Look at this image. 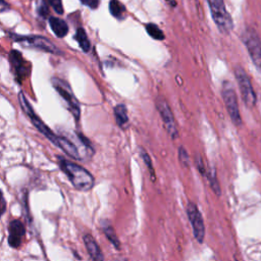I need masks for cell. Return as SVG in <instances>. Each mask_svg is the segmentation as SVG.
<instances>
[{
	"label": "cell",
	"instance_id": "1",
	"mask_svg": "<svg viewBox=\"0 0 261 261\" xmlns=\"http://www.w3.org/2000/svg\"><path fill=\"white\" fill-rule=\"evenodd\" d=\"M62 171L68 176L73 186L80 191H89L94 186L93 176L81 166L69 162L63 158H59Z\"/></svg>",
	"mask_w": 261,
	"mask_h": 261
},
{
	"label": "cell",
	"instance_id": "2",
	"mask_svg": "<svg viewBox=\"0 0 261 261\" xmlns=\"http://www.w3.org/2000/svg\"><path fill=\"white\" fill-rule=\"evenodd\" d=\"M212 17L218 29L223 34H230L234 28V23L225 5V0H207Z\"/></svg>",
	"mask_w": 261,
	"mask_h": 261
},
{
	"label": "cell",
	"instance_id": "3",
	"mask_svg": "<svg viewBox=\"0 0 261 261\" xmlns=\"http://www.w3.org/2000/svg\"><path fill=\"white\" fill-rule=\"evenodd\" d=\"M19 100H20V104L21 107L24 111V113L30 118L31 122L33 123V125L36 127V129L42 134L44 135L48 140H50L52 143H54L56 146H60L61 144V141H62V138L63 137H60L58 135H56L54 132H52L44 123L43 121L36 115V113L34 112V110L32 109L31 104L29 103L28 99L26 98L25 94L23 92H20L19 94Z\"/></svg>",
	"mask_w": 261,
	"mask_h": 261
},
{
	"label": "cell",
	"instance_id": "4",
	"mask_svg": "<svg viewBox=\"0 0 261 261\" xmlns=\"http://www.w3.org/2000/svg\"><path fill=\"white\" fill-rule=\"evenodd\" d=\"M222 95H223L226 109L228 111V114H229L233 124L236 127H240L242 125V118H241V114L239 111L238 98H237L235 89L233 88V85L231 82L225 81L223 83Z\"/></svg>",
	"mask_w": 261,
	"mask_h": 261
},
{
	"label": "cell",
	"instance_id": "5",
	"mask_svg": "<svg viewBox=\"0 0 261 261\" xmlns=\"http://www.w3.org/2000/svg\"><path fill=\"white\" fill-rule=\"evenodd\" d=\"M242 41L248 50V54L254 66L261 72V39L258 34L251 28H247L243 35Z\"/></svg>",
	"mask_w": 261,
	"mask_h": 261
},
{
	"label": "cell",
	"instance_id": "6",
	"mask_svg": "<svg viewBox=\"0 0 261 261\" xmlns=\"http://www.w3.org/2000/svg\"><path fill=\"white\" fill-rule=\"evenodd\" d=\"M11 36L15 41L21 43L23 46L39 49L52 55L61 54L60 49L57 48L50 40L43 36H21L16 34H11Z\"/></svg>",
	"mask_w": 261,
	"mask_h": 261
},
{
	"label": "cell",
	"instance_id": "7",
	"mask_svg": "<svg viewBox=\"0 0 261 261\" xmlns=\"http://www.w3.org/2000/svg\"><path fill=\"white\" fill-rule=\"evenodd\" d=\"M235 77H236L237 83H238L240 91H241L242 99H243L244 103L246 104V107L250 108V109L254 108L256 101H257V96L252 87V83L250 81L249 76L244 71V69L236 68Z\"/></svg>",
	"mask_w": 261,
	"mask_h": 261
},
{
	"label": "cell",
	"instance_id": "8",
	"mask_svg": "<svg viewBox=\"0 0 261 261\" xmlns=\"http://www.w3.org/2000/svg\"><path fill=\"white\" fill-rule=\"evenodd\" d=\"M51 82H52V85H54L55 89L60 93V95L63 97V99L67 102V107H68L69 111L76 118V120H79L80 116H81L80 104H79L77 98L75 97V95L73 94L69 85L59 78H54L51 80Z\"/></svg>",
	"mask_w": 261,
	"mask_h": 261
},
{
	"label": "cell",
	"instance_id": "9",
	"mask_svg": "<svg viewBox=\"0 0 261 261\" xmlns=\"http://www.w3.org/2000/svg\"><path fill=\"white\" fill-rule=\"evenodd\" d=\"M156 109H158V111L163 119V122H164V125H165V128H166L168 134L173 139H176L178 137L179 132H178L177 123H176L174 114L172 112L171 107L169 106L168 101L164 97H159L158 100H156Z\"/></svg>",
	"mask_w": 261,
	"mask_h": 261
},
{
	"label": "cell",
	"instance_id": "10",
	"mask_svg": "<svg viewBox=\"0 0 261 261\" xmlns=\"http://www.w3.org/2000/svg\"><path fill=\"white\" fill-rule=\"evenodd\" d=\"M188 218L190 220L191 226L193 228V233L196 240L199 243H202L205 238V227L202 216L194 203H189L187 208Z\"/></svg>",
	"mask_w": 261,
	"mask_h": 261
},
{
	"label": "cell",
	"instance_id": "11",
	"mask_svg": "<svg viewBox=\"0 0 261 261\" xmlns=\"http://www.w3.org/2000/svg\"><path fill=\"white\" fill-rule=\"evenodd\" d=\"M10 61L14 70V73L16 75V78L19 83H22L23 80H25L31 72L30 65L27 63V61L23 58L21 52L17 50H13L10 54Z\"/></svg>",
	"mask_w": 261,
	"mask_h": 261
},
{
	"label": "cell",
	"instance_id": "12",
	"mask_svg": "<svg viewBox=\"0 0 261 261\" xmlns=\"http://www.w3.org/2000/svg\"><path fill=\"white\" fill-rule=\"evenodd\" d=\"M26 234L24 224L19 220H14L9 225V244L13 248H19L22 245Z\"/></svg>",
	"mask_w": 261,
	"mask_h": 261
},
{
	"label": "cell",
	"instance_id": "13",
	"mask_svg": "<svg viewBox=\"0 0 261 261\" xmlns=\"http://www.w3.org/2000/svg\"><path fill=\"white\" fill-rule=\"evenodd\" d=\"M84 243L86 246V249L88 251L89 256L93 261H104L103 253L97 244V242L94 240V238L91 235H86L84 237Z\"/></svg>",
	"mask_w": 261,
	"mask_h": 261
},
{
	"label": "cell",
	"instance_id": "14",
	"mask_svg": "<svg viewBox=\"0 0 261 261\" xmlns=\"http://www.w3.org/2000/svg\"><path fill=\"white\" fill-rule=\"evenodd\" d=\"M49 25L51 27V30L54 31V33L59 37V38H64L68 35L69 33V26L67 24L66 21L60 19V18H56V17H51L49 18Z\"/></svg>",
	"mask_w": 261,
	"mask_h": 261
},
{
	"label": "cell",
	"instance_id": "15",
	"mask_svg": "<svg viewBox=\"0 0 261 261\" xmlns=\"http://www.w3.org/2000/svg\"><path fill=\"white\" fill-rule=\"evenodd\" d=\"M110 12L113 17L118 20H124L127 17V9L120 2V0H111L110 3Z\"/></svg>",
	"mask_w": 261,
	"mask_h": 261
},
{
	"label": "cell",
	"instance_id": "16",
	"mask_svg": "<svg viewBox=\"0 0 261 261\" xmlns=\"http://www.w3.org/2000/svg\"><path fill=\"white\" fill-rule=\"evenodd\" d=\"M115 117H116L117 124L121 128H125L126 125L129 123L128 111L124 104H119V106L115 108Z\"/></svg>",
	"mask_w": 261,
	"mask_h": 261
},
{
	"label": "cell",
	"instance_id": "17",
	"mask_svg": "<svg viewBox=\"0 0 261 261\" xmlns=\"http://www.w3.org/2000/svg\"><path fill=\"white\" fill-rule=\"evenodd\" d=\"M75 40L79 43L81 49L84 51V52H89L90 48H91V43L88 39V36L85 32V30L83 28H79L76 32V35H75Z\"/></svg>",
	"mask_w": 261,
	"mask_h": 261
},
{
	"label": "cell",
	"instance_id": "18",
	"mask_svg": "<svg viewBox=\"0 0 261 261\" xmlns=\"http://www.w3.org/2000/svg\"><path fill=\"white\" fill-rule=\"evenodd\" d=\"M102 230H103L104 234H106V236L108 237V239L112 242V244H113L117 249H120L121 243H120L119 238L117 237V234H116L114 228H113L110 224L106 223V224L102 225Z\"/></svg>",
	"mask_w": 261,
	"mask_h": 261
},
{
	"label": "cell",
	"instance_id": "19",
	"mask_svg": "<svg viewBox=\"0 0 261 261\" xmlns=\"http://www.w3.org/2000/svg\"><path fill=\"white\" fill-rule=\"evenodd\" d=\"M146 31L149 34V36H151L155 40H165L166 38L162 29L159 26H156L155 24L146 25Z\"/></svg>",
	"mask_w": 261,
	"mask_h": 261
},
{
	"label": "cell",
	"instance_id": "20",
	"mask_svg": "<svg viewBox=\"0 0 261 261\" xmlns=\"http://www.w3.org/2000/svg\"><path fill=\"white\" fill-rule=\"evenodd\" d=\"M205 177H207L208 181H210L211 186H212V188L214 189V191H215L218 195H220V194H221V189H220V185H219V182H218V178H217L216 172H215L214 170H212V171L208 170Z\"/></svg>",
	"mask_w": 261,
	"mask_h": 261
},
{
	"label": "cell",
	"instance_id": "21",
	"mask_svg": "<svg viewBox=\"0 0 261 261\" xmlns=\"http://www.w3.org/2000/svg\"><path fill=\"white\" fill-rule=\"evenodd\" d=\"M179 159L183 167L189 168L190 166V156L187 152V150L184 147H180L179 149Z\"/></svg>",
	"mask_w": 261,
	"mask_h": 261
},
{
	"label": "cell",
	"instance_id": "22",
	"mask_svg": "<svg viewBox=\"0 0 261 261\" xmlns=\"http://www.w3.org/2000/svg\"><path fill=\"white\" fill-rule=\"evenodd\" d=\"M37 12H38L39 16H41L42 18H47V16L49 14V7L45 0H39L38 6H37Z\"/></svg>",
	"mask_w": 261,
	"mask_h": 261
},
{
	"label": "cell",
	"instance_id": "23",
	"mask_svg": "<svg viewBox=\"0 0 261 261\" xmlns=\"http://www.w3.org/2000/svg\"><path fill=\"white\" fill-rule=\"evenodd\" d=\"M140 154H141V156H142V159H143V162L145 163V165H146V167L148 168V170L150 171V174H152V177H153V179H154V169H153V166H152V161H151V159H150V156H149V154L144 150V149H141V151H140Z\"/></svg>",
	"mask_w": 261,
	"mask_h": 261
},
{
	"label": "cell",
	"instance_id": "24",
	"mask_svg": "<svg viewBox=\"0 0 261 261\" xmlns=\"http://www.w3.org/2000/svg\"><path fill=\"white\" fill-rule=\"evenodd\" d=\"M49 5L56 11V13L63 15L64 14V6L62 0H48Z\"/></svg>",
	"mask_w": 261,
	"mask_h": 261
},
{
	"label": "cell",
	"instance_id": "25",
	"mask_svg": "<svg viewBox=\"0 0 261 261\" xmlns=\"http://www.w3.org/2000/svg\"><path fill=\"white\" fill-rule=\"evenodd\" d=\"M7 211V201L5 199L3 191L0 190V218H2Z\"/></svg>",
	"mask_w": 261,
	"mask_h": 261
},
{
	"label": "cell",
	"instance_id": "26",
	"mask_svg": "<svg viewBox=\"0 0 261 261\" xmlns=\"http://www.w3.org/2000/svg\"><path fill=\"white\" fill-rule=\"evenodd\" d=\"M82 4L91 10H96L99 7L100 0H81Z\"/></svg>",
	"mask_w": 261,
	"mask_h": 261
},
{
	"label": "cell",
	"instance_id": "27",
	"mask_svg": "<svg viewBox=\"0 0 261 261\" xmlns=\"http://www.w3.org/2000/svg\"><path fill=\"white\" fill-rule=\"evenodd\" d=\"M10 9V6L7 4L6 0H0V13H4Z\"/></svg>",
	"mask_w": 261,
	"mask_h": 261
},
{
	"label": "cell",
	"instance_id": "28",
	"mask_svg": "<svg viewBox=\"0 0 261 261\" xmlns=\"http://www.w3.org/2000/svg\"><path fill=\"white\" fill-rule=\"evenodd\" d=\"M167 2H168V0H167ZM169 3H170V5H171V6H173V7L177 6V4H176L175 0H169Z\"/></svg>",
	"mask_w": 261,
	"mask_h": 261
}]
</instances>
